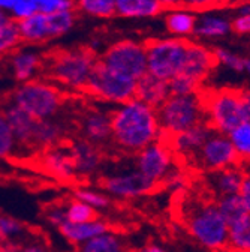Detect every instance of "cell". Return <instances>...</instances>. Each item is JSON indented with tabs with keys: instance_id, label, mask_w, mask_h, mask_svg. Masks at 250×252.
Here are the masks:
<instances>
[{
	"instance_id": "obj_1",
	"label": "cell",
	"mask_w": 250,
	"mask_h": 252,
	"mask_svg": "<svg viewBox=\"0 0 250 252\" xmlns=\"http://www.w3.org/2000/svg\"><path fill=\"white\" fill-rule=\"evenodd\" d=\"M111 143L124 153H138L148 144L161 140L158 110L131 99L117 105L111 113Z\"/></svg>"
},
{
	"instance_id": "obj_2",
	"label": "cell",
	"mask_w": 250,
	"mask_h": 252,
	"mask_svg": "<svg viewBox=\"0 0 250 252\" xmlns=\"http://www.w3.org/2000/svg\"><path fill=\"white\" fill-rule=\"evenodd\" d=\"M184 224L194 240L202 248L213 252L226 251L229 227L219 213L216 203L201 201L192 204L186 212Z\"/></svg>"
},
{
	"instance_id": "obj_3",
	"label": "cell",
	"mask_w": 250,
	"mask_h": 252,
	"mask_svg": "<svg viewBox=\"0 0 250 252\" xmlns=\"http://www.w3.org/2000/svg\"><path fill=\"white\" fill-rule=\"evenodd\" d=\"M158 119L161 125V140L177 135L192 126L205 122V113L199 92L196 94H171L158 108Z\"/></svg>"
},
{
	"instance_id": "obj_4",
	"label": "cell",
	"mask_w": 250,
	"mask_h": 252,
	"mask_svg": "<svg viewBox=\"0 0 250 252\" xmlns=\"http://www.w3.org/2000/svg\"><path fill=\"white\" fill-rule=\"evenodd\" d=\"M14 105L35 119H54L65 102L63 92L56 84L42 80H30L18 86L12 94Z\"/></svg>"
},
{
	"instance_id": "obj_5",
	"label": "cell",
	"mask_w": 250,
	"mask_h": 252,
	"mask_svg": "<svg viewBox=\"0 0 250 252\" xmlns=\"http://www.w3.org/2000/svg\"><path fill=\"white\" fill-rule=\"evenodd\" d=\"M96 63L95 53L88 48L60 51L50 59L48 75L60 86L83 92Z\"/></svg>"
},
{
	"instance_id": "obj_6",
	"label": "cell",
	"mask_w": 250,
	"mask_h": 252,
	"mask_svg": "<svg viewBox=\"0 0 250 252\" xmlns=\"http://www.w3.org/2000/svg\"><path fill=\"white\" fill-rule=\"evenodd\" d=\"M202 99L205 122L214 132L228 135L240 123L241 105H240V90L234 89H219L211 92L199 90Z\"/></svg>"
},
{
	"instance_id": "obj_7",
	"label": "cell",
	"mask_w": 250,
	"mask_h": 252,
	"mask_svg": "<svg viewBox=\"0 0 250 252\" xmlns=\"http://www.w3.org/2000/svg\"><path fill=\"white\" fill-rule=\"evenodd\" d=\"M187 42L189 41L183 38H165L144 44L147 53V72L156 78L169 81L183 66Z\"/></svg>"
},
{
	"instance_id": "obj_8",
	"label": "cell",
	"mask_w": 250,
	"mask_h": 252,
	"mask_svg": "<svg viewBox=\"0 0 250 252\" xmlns=\"http://www.w3.org/2000/svg\"><path fill=\"white\" fill-rule=\"evenodd\" d=\"M135 86L137 81L108 69L98 60L83 92L98 101L120 105L134 99Z\"/></svg>"
},
{
	"instance_id": "obj_9",
	"label": "cell",
	"mask_w": 250,
	"mask_h": 252,
	"mask_svg": "<svg viewBox=\"0 0 250 252\" xmlns=\"http://www.w3.org/2000/svg\"><path fill=\"white\" fill-rule=\"evenodd\" d=\"M98 60L108 69L134 81L147 74L145 45L137 41H118L108 47Z\"/></svg>"
},
{
	"instance_id": "obj_10",
	"label": "cell",
	"mask_w": 250,
	"mask_h": 252,
	"mask_svg": "<svg viewBox=\"0 0 250 252\" xmlns=\"http://www.w3.org/2000/svg\"><path fill=\"white\" fill-rule=\"evenodd\" d=\"M75 15L71 11H58L54 14L36 12L26 20L17 21L20 39L26 42H42L65 35L74 26Z\"/></svg>"
},
{
	"instance_id": "obj_11",
	"label": "cell",
	"mask_w": 250,
	"mask_h": 252,
	"mask_svg": "<svg viewBox=\"0 0 250 252\" xmlns=\"http://www.w3.org/2000/svg\"><path fill=\"white\" fill-rule=\"evenodd\" d=\"M99 185L105 194L121 200L141 198L156 192L161 188L159 183L145 177L135 167L132 170H123L102 176Z\"/></svg>"
},
{
	"instance_id": "obj_12",
	"label": "cell",
	"mask_w": 250,
	"mask_h": 252,
	"mask_svg": "<svg viewBox=\"0 0 250 252\" xmlns=\"http://www.w3.org/2000/svg\"><path fill=\"white\" fill-rule=\"evenodd\" d=\"M192 162L208 173H216L238 165V158L228 135L213 132L199 152L192 158Z\"/></svg>"
},
{
	"instance_id": "obj_13",
	"label": "cell",
	"mask_w": 250,
	"mask_h": 252,
	"mask_svg": "<svg viewBox=\"0 0 250 252\" xmlns=\"http://www.w3.org/2000/svg\"><path fill=\"white\" fill-rule=\"evenodd\" d=\"M177 164V158L164 140L154 141L135 153V168L159 185Z\"/></svg>"
},
{
	"instance_id": "obj_14",
	"label": "cell",
	"mask_w": 250,
	"mask_h": 252,
	"mask_svg": "<svg viewBox=\"0 0 250 252\" xmlns=\"http://www.w3.org/2000/svg\"><path fill=\"white\" fill-rule=\"evenodd\" d=\"M38 167L45 174H48L50 177L56 180H60V182L77 180L72 158H71L68 144L65 141L61 144L41 150L38 156Z\"/></svg>"
},
{
	"instance_id": "obj_15",
	"label": "cell",
	"mask_w": 250,
	"mask_h": 252,
	"mask_svg": "<svg viewBox=\"0 0 250 252\" xmlns=\"http://www.w3.org/2000/svg\"><path fill=\"white\" fill-rule=\"evenodd\" d=\"M68 149L74 162L77 179H87L95 176L104 164L102 147L91 144L83 138L75 141H68Z\"/></svg>"
},
{
	"instance_id": "obj_16",
	"label": "cell",
	"mask_w": 250,
	"mask_h": 252,
	"mask_svg": "<svg viewBox=\"0 0 250 252\" xmlns=\"http://www.w3.org/2000/svg\"><path fill=\"white\" fill-rule=\"evenodd\" d=\"M214 131L210 128V125L207 122H201L177 135L165 138L164 141L169 146L174 156L177 158V161L180 158L192 161V158L199 152V149L204 146V143L208 140V137Z\"/></svg>"
},
{
	"instance_id": "obj_17",
	"label": "cell",
	"mask_w": 250,
	"mask_h": 252,
	"mask_svg": "<svg viewBox=\"0 0 250 252\" xmlns=\"http://www.w3.org/2000/svg\"><path fill=\"white\" fill-rule=\"evenodd\" d=\"M217 62L214 59V53L204 45L195 44V42H187L186 56L183 66L178 74L194 80L196 84H202V81L210 75V72L214 69Z\"/></svg>"
},
{
	"instance_id": "obj_18",
	"label": "cell",
	"mask_w": 250,
	"mask_h": 252,
	"mask_svg": "<svg viewBox=\"0 0 250 252\" xmlns=\"http://www.w3.org/2000/svg\"><path fill=\"white\" fill-rule=\"evenodd\" d=\"M83 140L99 147L111 143V116L102 110H90L80 119Z\"/></svg>"
},
{
	"instance_id": "obj_19",
	"label": "cell",
	"mask_w": 250,
	"mask_h": 252,
	"mask_svg": "<svg viewBox=\"0 0 250 252\" xmlns=\"http://www.w3.org/2000/svg\"><path fill=\"white\" fill-rule=\"evenodd\" d=\"M5 117L9 123V128L12 131V135L18 147L24 149H33V135H35V128L38 119L27 114L24 110L20 107L14 105L12 102L8 104L6 107H2Z\"/></svg>"
},
{
	"instance_id": "obj_20",
	"label": "cell",
	"mask_w": 250,
	"mask_h": 252,
	"mask_svg": "<svg viewBox=\"0 0 250 252\" xmlns=\"http://www.w3.org/2000/svg\"><path fill=\"white\" fill-rule=\"evenodd\" d=\"M56 230L68 243L78 248L83 243L88 242L90 239L101 236L112 228L105 219L96 218V219L88 220V222H83V224H74V222H69V220H65V222H61Z\"/></svg>"
},
{
	"instance_id": "obj_21",
	"label": "cell",
	"mask_w": 250,
	"mask_h": 252,
	"mask_svg": "<svg viewBox=\"0 0 250 252\" xmlns=\"http://www.w3.org/2000/svg\"><path fill=\"white\" fill-rule=\"evenodd\" d=\"M171 96L169 84L161 78H156L151 74L142 75L135 86V99L147 104L148 107L158 110Z\"/></svg>"
},
{
	"instance_id": "obj_22",
	"label": "cell",
	"mask_w": 250,
	"mask_h": 252,
	"mask_svg": "<svg viewBox=\"0 0 250 252\" xmlns=\"http://www.w3.org/2000/svg\"><path fill=\"white\" fill-rule=\"evenodd\" d=\"M66 134L68 128L63 122L57 119H38L33 135V149H38L41 152L48 147L61 144L66 138Z\"/></svg>"
},
{
	"instance_id": "obj_23",
	"label": "cell",
	"mask_w": 250,
	"mask_h": 252,
	"mask_svg": "<svg viewBox=\"0 0 250 252\" xmlns=\"http://www.w3.org/2000/svg\"><path fill=\"white\" fill-rule=\"evenodd\" d=\"M246 171L238 165L210 173V185L211 189L217 194V197H225V195H234L238 194L243 180H244Z\"/></svg>"
},
{
	"instance_id": "obj_24",
	"label": "cell",
	"mask_w": 250,
	"mask_h": 252,
	"mask_svg": "<svg viewBox=\"0 0 250 252\" xmlns=\"http://www.w3.org/2000/svg\"><path fill=\"white\" fill-rule=\"evenodd\" d=\"M41 63L42 57L33 50H21L15 53L11 59L14 75L21 83L35 80V75L41 68Z\"/></svg>"
},
{
	"instance_id": "obj_25",
	"label": "cell",
	"mask_w": 250,
	"mask_h": 252,
	"mask_svg": "<svg viewBox=\"0 0 250 252\" xmlns=\"http://www.w3.org/2000/svg\"><path fill=\"white\" fill-rule=\"evenodd\" d=\"M162 11L156 0H115V14L129 18L153 17Z\"/></svg>"
},
{
	"instance_id": "obj_26",
	"label": "cell",
	"mask_w": 250,
	"mask_h": 252,
	"mask_svg": "<svg viewBox=\"0 0 250 252\" xmlns=\"http://www.w3.org/2000/svg\"><path fill=\"white\" fill-rule=\"evenodd\" d=\"M77 252H128V248L120 234L110 230L78 246Z\"/></svg>"
},
{
	"instance_id": "obj_27",
	"label": "cell",
	"mask_w": 250,
	"mask_h": 252,
	"mask_svg": "<svg viewBox=\"0 0 250 252\" xmlns=\"http://www.w3.org/2000/svg\"><path fill=\"white\" fill-rule=\"evenodd\" d=\"M226 251L229 252H250V215L229 225Z\"/></svg>"
},
{
	"instance_id": "obj_28",
	"label": "cell",
	"mask_w": 250,
	"mask_h": 252,
	"mask_svg": "<svg viewBox=\"0 0 250 252\" xmlns=\"http://www.w3.org/2000/svg\"><path fill=\"white\" fill-rule=\"evenodd\" d=\"M195 23H196L195 15L186 8H175L167 17V29L172 35H175V38L184 39V36L192 35Z\"/></svg>"
},
{
	"instance_id": "obj_29",
	"label": "cell",
	"mask_w": 250,
	"mask_h": 252,
	"mask_svg": "<svg viewBox=\"0 0 250 252\" xmlns=\"http://www.w3.org/2000/svg\"><path fill=\"white\" fill-rule=\"evenodd\" d=\"M231 32V23L225 18L214 17V15H204L195 23L194 33L202 38H221Z\"/></svg>"
},
{
	"instance_id": "obj_30",
	"label": "cell",
	"mask_w": 250,
	"mask_h": 252,
	"mask_svg": "<svg viewBox=\"0 0 250 252\" xmlns=\"http://www.w3.org/2000/svg\"><path fill=\"white\" fill-rule=\"evenodd\" d=\"M216 207H217L219 213L222 215V218L225 219L228 227L235 224L237 220H240L241 218H244L247 215V210H246L243 200L238 194L219 197L216 200Z\"/></svg>"
},
{
	"instance_id": "obj_31",
	"label": "cell",
	"mask_w": 250,
	"mask_h": 252,
	"mask_svg": "<svg viewBox=\"0 0 250 252\" xmlns=\"http://www.w3.org/2000/svg\"><path fill=\"white\" fill-rule=\"evenodd\" d=\"M228 138L235 150L238 164H250V123H240L228 134Z\"/></svg>"
},
{
	"instance_id": "obj_32",
	"label": "cell",
	"mask_w": 250,
	"mask_h": 252,
	"mask_svg": "<svg viewBox=\"0 0 250 252\" xmlns=\"http://www.w3.org/2000/svg\"><path fill=\"white\" fill-rule=\"evenodd\" d=\"M75 200L90 206L93 210H96L98 213L102 212V210H108L112 204L111 201V197L108 194H105L102 189H95V188H87V186H83V188H77L74 191V195H72Z\"/></svg>"
},
{
	"instance_id": "obj_33",
	"label": "cell",
	"mask_w": 250,
	"mask_h": 252,
	"mask_svg": "<svg viewBox=\"0 0 250 252\" xmlns=\"http://www.w3.org/2000/svg\"><path fill=\"white\" fill-rule=\"evenodd\" d=\"M63 210H65L66 220L74 224H83V222H88V220L99 218L96 210H93L90 206L75 200L74 197L68 200L66 203H63Z\"/></svg>"
},
{
	"instance_id": "obj_34",
	"label": "cell",
	"mask_w": 250,
	"mask_h": 252,
	"mask_svg": "<svg viewBox=\"0 0 250 252\" xmlns=\"http://www.w3.org/2000/svg\"><path fill=\"white\" fill-rule=\"evenodd\" d=\"M26 233V225L14 216L0 215V246L18 243L17 240Z\"/></svg>"
},
{
	"instance_id": "obj_35",
	"label": "cell",
	"mask_w": 250,
	"mask_h": 252,
	"mask_svg": "<svg viewBox=\"0 0 250 252\" xmlns=\"http://www.w3.org/2000/svg\"><path fill=\"white\" fill-rule=\"evenodd\" d=\"M77 6L93 17H111L115 14V0H77Z\"/></svg>"
},
{
	"instance_id": "obj_36",
	"label": "cell",
	"mask_w": 250,
	"mask_h": 252,
	"mask_svg": "<svg viewBox=\"0 0 250 252\" xmlns=\"http://www.w3.org/2000/svg\"><path fill=\"white\" fill-rule=\"evenodd\" d=\"M17 143L9 128V123L5 117L3 108L0 107V159H6L15 155Z\"/></svg>"
},
{
	"instance_id": "obj_37",
	"label": "cell",
	"mask_w": 250,
	"mask_h": 252,
	"mask_svg": "<svg viewBox=\"0 0 250 252\" xmlns=\"http://www.w3.org/2000/svg\"><path fill=\"white\" fill-rule=\"evenodd\" d=\"M187 182H189V176L186 174V171L183 168H180V165L177 164L167 176L165 179L161 182V188H167L172 192H181L186 189Z\"/></svg>"
},
{
	"instance_id": "obj_38",
	"label": "cell",
	"mask_w": 250,
	"mask_h": 252,
	"mask_svg": "<svg viewBox=\"0 0 250 252\" xmlns=\"http://www.w3.org/2000/svg\"><path fill=\"white\" fill-rule=\"evenodd\" d=\"M20 41L17 23L11 20L3 29H0V56L17 47Z\"/></svg>"
},
{
	"instance_id": "obj_39",
	"label": "cell",
	"mask_w": 250,
	"mask_h": 252,
	"mask_svg": "<svg viewBox=\"0 0 250 252\" xmlns=\"http://www.w3.org/2000/svg\"><path fill=\"white\" fill-rule=\"evenodd\" d=\"M213 53H214V59L217 63H221V65H223L226 68H231L235 72L244 71V59L243 57H240L228 50H223V48H217Z\"/></svg>"
},
{
	"instance_id": "obj_40",
	"label": "cell",
	"mask_w": 250,
	"mask_h": 252,
	"mask_svg": "<svg viewBox=\"0 0 250 252\" xmlns=\"http://www.w3.org/2000/svg\"><path fill=\"white\" fill-rule=\"evenodd\" d=\"M36 11L41 14H54L58 11H71L72 0H32Z\"/></svg>"
},
{
	"instance_id": "obj_41",
	"label": "cell",
	"mask_w": 250,
	"mask_h": 252,
	"mask_svg": "<svg viewBox=\"0 0 250 252\" xmlns=\"http://www.w3.org/2000/svg\"><path fill=\"white\" fill-rule=\"evenodd\" d=\"M36 6L33 5L32 0H15L14 6L11 9V14L14 18H17L18 21L26 20L28 17H32L33 14H36Z\"/></svg>"
},
{
	"instance_id": "obj_42",
	"label": "cell",
	"mask_w": 250,
	"mask_h": 252,
	"mask_svg": "<svg viewBox=\"0 0 250 252\" xmlns=\"http://www.w3.org/2000/svg\"><path fill=\"white\" fill-rule=\"evenodd\" d=\"M226 0H183V8L189 11H207L221 6Z\"/></svg>"
},
{
	"instance_id": "obj_43",
	"label": "cell",
	"mask_w": 250,
	"mask_h": 252,
	"mask_svg": "<svg viewBox=\"0 0 250 252\" xmlns=\"http://www.w3.org/2000/svg\"><path fill=\"white\" fill-rule=\"evenodd\" d=\"M45 218L50 222V225H53L54 228H57L61 222H65V210H63V203L60 204H53L47 209L45 212Z\"/></svg>"
},
{
	"instance_id": "obj_44",
	"label": "cell",
	"mask_w": 250,
	"mask_h": 252,
	"mask_svg": "<svg viewBox=\"0 0 250 252\" xmlns=\"http://www.w3.org/2000/svg\"><path fill=\"white\" fill-rule=\"evenodd\" d=\"M18 252H50V249L41 240H26L18 243Z\"/></svg>"
},
{
	"instance_id": "obj_45",
	"label": "cell",
	"mask_w": 250,
	"mask_h": 252,
	"mask_svg": "<svg viewBox=\"0 0 250 252\" xmlns=\"http://www.w3.org/2000/svg\"><path fill=\"white\" fill-rule=\"evenodd\" d=\"M240 105L243 122L250 123V90H240Z\"/></svg>"
},
{
	"instance_id": "obj_46",
	"label": "cell",
	"mask_w": 250,
	"mask_h": 252,
	"mask_svg": "<svg viewBox=\"0 0 250 252\" xmlns=\"http://www.w3.org/2000/svg\"><path fill=\"white\" fill-rule=\"evenodd\" d=\"M238 195L241 197L243 204H244V207H246L247 213L250 215V173H246Z\"/></svg>"
},
{
	"instance_id": "obj_47",
	"label": "cell",
	"mask_w": 250,
	"mask_h": 252,
	"mask_svg": "<svg viewBox=\"0 0 250 252\" xmlns=\"http://www.w3.org/2000/svg\"><path fill=\"white\" fill-rule=\"evenodd\" d=\"M231 29H234L237 33H250V14L249 15H238L232 21Z\"/></svg>"
},
{
	"instance_id": "obj_48",
	"label": "cell",
	"mask_w": 250,
	"mask_h": 252,
	"mask_svg": "<svg viewBox=\"0 0 250 252\" xmlns=\"http://www.w3.org/2000/svg\"><path fill=\"white\" fill-rule=\"evenodd\" d=\"M128 252H168V251L159 243H147V245L139 246V248L128 249Z\"/></svg>"
},
{
	"instance_id": "obj_49",
	"label": "cell",
	"mask_w": 250,
	"mask_h": 252,
	"mask_svg": "<svg viewBox=\"0 0 250 252\" xmlns=\"http://www.w3.org/2000/svg\"><path fill=\"white\" fill-rule=\"evenodd\" d=\"M156 2L161 5V8H183V0H156Z\"/></svg>"
},
{
	"instance_id": "obj_50",
	"label": "cell",
	"mask_w": 250,
	"mask_h": 252,
	"mask_svg": "<svg viewBox=\"0 0 250 252\" xmlns=\"http://www.w3.org/2000/svg\"><path fill=\"white\" fill-rule=\"evenodd\" d=\"M14 2H15V0H0V11L11 12V9L14 6Z\"/></svg>"
},
{
	"instance_id": "obj_51",
	"label": "cell",
	"mask_w": 250,
	"mask_h": 252,
	"mask_svg": "<svg viewBox=\"0 0 250 252\" xmlns=\"http://www.w3.org/2000/svg\"><path fill=\"white\" fill-rule=\"evenodd\" d=\"M0 252H18V243H8L0 246Z\"/></svg>"
},
{
	"instance_id": "obj_52",
	"label": "cell",
	"mask_w": 250,
	"mask_h": 252,
	"mask_svg": "<svg viewBox=\"0 0 250 252\" xmlns=\"http://www.w3.org/2000/svg\"><path fill=\"white\" fill-rule=\"evenodd\" d=\"M9 21H11L9 15H8L5 11H0V29H3Z\"/></svg>"
},
{
	"instance_id": "obj_53",
	"label": "cell",
	"mask_w": 250,
	"mask_h": 252,
	"mask_svg": "<svg viewBox=\"0 0 250 252\" xmlns=\"http://www.w3.org/2000/svg\"><path fill=\"white\" fill-rule=\"evenodd\" d=\"M250 14V5H243L240 8V15H249Z\"/></svg>"
},
{
	"instance_id": "obj_54",
	"label": "cell",
	"mask_w": 250,
	"mask_h": 252,
	"mask_svg": "<svg viewBox=\"0 0 250 252\" xmlns=\"http://www.w3.org/2000/svg\"><path fill=\"white\" fill-rule=\"evenodd\" d=\"M244 71L250 74V59H244Z\"/></svg>"
},
{
	"instance_id": "obj_55",
	"label": "cell",
	"mask_w": 250,
	"mask_h": 252,
	"mask_svg": "<svg viewBox=\"0 0 250 252\" xmlns=\"http://www.w3.org/2000/svg\"><path fill=\"white\" fill-rule=\"evenodd\" d=\"M69 252H77V251H69Z\"/></svg>"
},
{
	"instance_id": "obj_56",
	"label": "cell",
	"mask_w": 250,
	"mask_h": 252,
	"mask_svg": "<svg viewBox=\"0 0 250 252\" xmlns=\"http://www.w3.org/2000/svg\"><path fill=\"white\" fill-rule=\"evenodd\" d=\"M226 2H231V0H226Z\"/></svg>"
},
{
	"instance_id": "obj_57",
	"label": "cell",
	"mask_w": 250,
	"mask_h": 252,
	"mask_svg": "<svg viewBox=\"0 0 250 252\" xmlns=\"http://www.w3.org/2000/svg\"><path fill=\"white\" fill-rule=\"evenodd\" d=\"M68 252H69V251H68Z\"/></svg>"
}]
</instances>
